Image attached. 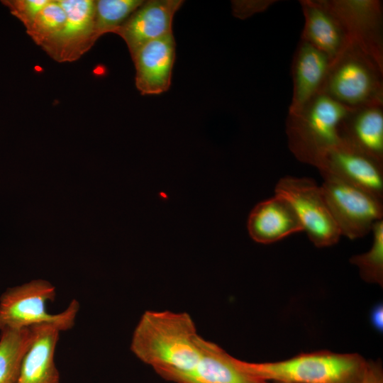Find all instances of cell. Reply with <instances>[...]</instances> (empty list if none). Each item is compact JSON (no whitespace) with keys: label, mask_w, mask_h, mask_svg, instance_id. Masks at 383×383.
<instances>
[{"label":"cell","mask_w":383,"mask_h":383,"mask_svg":"<svg viewBox=\"0 0 383 383\" xmlns=\"http://www.w3.org/2000/svg\"><path fill=\"white\" fill-rule=\"evenodd\" d=\"M276 1L273 0L237 1V3L234 4L235 6L233 9L235 13L238 17L245 18L252 13L266 10Z\"/></svg>","instance_id":"24"},{"label":"cell","mask_w":383,"mask_h":383,"mask_svg":"<svg viewBox=\"0 0 383 383\" xmlns=\"http://www.w3.org/2000/svg\"><path fill=\"white\" fill-rule=\"evenodd\" d=\"M31 328L33 340L17 383H59L60 377L55 362V353L60 331L50 323Z\"/></svg>","instance_id":"17"},{"label":"cell","mask_w":383,"mask_h":383,"mask_svg":"<svg viewBox=\"0 0 383 383\" xmlns=\"http://www.w3.org/2000/svg\"><path fill=\"white\" fill-rule=\"evenodd\" d=\"M50 0H3L11 13L21 21L26 29L32 23L38 13Z\"/></svg>","instance_id":"23"},{"label":"cell","mask_w":383,"mask_h":383,"mask_svg":"<svg viewBox=\"0 0 383 383\" xmlns=\"http://www.w3.org/2000/svg\"><path fill=\"white\" fill-rule=\"evenodd\" d=\"M237 366L260 382L277 383H357L369 363L357 353L317 351L272 362H248L235 357Z\"/></svg>","instance_id":"2"},{"label":"cell","mask_w":383,"mask_h":383,"mask_svg":"<svg viewBox=\"0 0 383 383\" xmlns=\"http://www.w3.org/2000/svg\"><path fill=\"white\" fill-rule=\"evenodd\" d=\"M260 383H272V382H261Z\"/></svg>","instance_id":"27"},{"label":"cell","mask_w":383,"mask_h":383,"mask_svg":"<svg viewBox=\"0 0 383 383\" xmlns=\"http://www.w3.org/2000/svg\"><path fill=\"white\" fill-rule=\"evenodd\" d=\"M316 168L383 200V163L343 140L324 154Z\"/></svg>","instance_id":"9"},{"label":"cell","mask_w":383,"mask_h":383,"mask_svg":"<svg viewBox=\"0 0 383 383\" xmlns=\"http://www.w3.org/2000/svg\"><path fill=\"white\" fill-rule=\"evenodd\" d=\"M350 43L383 65L382 7L377 0H323Z\"/></svg>","instance_id":"8"},{"label":"cell","mask_w":383,"mask_h":383,"mask_svg":"<svg viewBox=\"0 0 383 383\" xmlns=\"http://www.w3.org/2000/svg\"><path fill=\"white\" fill-rule=\"evenodd\" d=\"M201 355L188 370H157L166 380L175 383H260L241 370L235 357L216 343L200 338Z\"/></svg>","instance_id":"11"},{"label":"cell","mask_w":383,"mask_h":383,"mask_svg":"<svg viewBox=\"0 0 383 383\" xmlns=\"http://www.w3.org/2000/svg\"><path fill=\"white\" fill-rule=\"evenodd\" d=\"M383 65L349 43L334 59L322 91L354 109L383 104Z\"/></svg>","instance_id":"4"},{"label":"cell","mask_w":383,"mask_h":383,"mask_svg":"<svg viewBox=\"0 0 383 383\" xmlns=\"http://www.w3.org/2000/svg\"><path fill=\"white\" fill-rule=\"evenodd\" d=\"M351 110L322 91L301 111L289 113L286 133L295 157L316 167L324 154L342 141L340 126Z\"/></svg>","instance_id":"3"},{"label":"cell","mask_w":383,"mask_h":383,"mask_svg":"<svg viewBox=\"0 0 383 383\" xmlns=\"http://www.w3.org/2000/svg\"><path fill=\"white\" fill-rule=\"evenodd\" d=\"M247 228L250 238L262 244L273 243L304 231L291 203L276 194L255 206L248 216Z\"/></svg>","instance_id":"14"},{"label":"cell","mask_w":383,"mask_h":383,"mask_svg":"<svg viewBox=\"0 0 383 383\" xmlns=\"http://www.w3.org/2000/svg\"><path fill=\"white\" fill-rule=\"evenodd\" d=\"M32 340L31 328L0 331V383H17Z\"/></svg>","instance_id":"19"},{"label":"cell","mask_w":383,"mask_h":383,"mask_svg":"<svg viewBox=\"0 0 383 383\" xmlns=\"http://www.w3.org/2000/svg\"><path fill=\"white\" fill-rule=\"evenodd\" d=\"M383 104L352 109L343 121L342 140L383 163Z\"/></svg>","instance_id":"18"},{"label":"cell","mask_w":383,"mask_h":383,"mask_svg":"<svg viewBox=\"0 0 383 383\" xmlns=\"http://www.w3.org/2000/svg\"><path fill=\"white\" fill-rule=\"evenodd\" d=\"M66 13L60 32L43 49L55 60L72 62L98 39L94 33L95 1L58 0Z\"/></svg>","instance_id":"10"},{"label":"cell","mask_w":383,"mask_h":383,"mask_svg":"<svg viewBox=\"0 0 383 383\" xmlns=\"http://www.w3.org/2000/svg\"><path fill=\"white\" fill-rule=\"evenodd\" d=\"M144 2L141 0L95 1L94 33L97 38L115 33Z\"/></svg>","instance_id":"20"},{"label":"cell","mask_w":383,"mask_h":383,"mask_svg":"<svg viewBox=\"0 0 383 383\" xmlns=\"http://www.w3.org/2000/svg\"><path fill=\"white\" fill-rule=\"evenodd\" d=\"M372 245L367 252L353 256L350 261L356 265L362 279L369 283H383V220L374 223L372 231Z\"/></svg>","instance_id":"22"},{"label":"cell","mask_w":383,"mask_h":383,"mask_svg":"<svg viewBox=\"0 0 383 383\" xmlns=\"http://www.w3.org/2000/svg\"><path fill=\"white\" fill-rule=\"evenodd\" d=\"M181 0L144 1L117 29L132 55L142 45L172 34L174 13L183 4Z\"/></svg>","instance_id":"12"},{"label":"cell","mask_w":383,"mask_h":383,"mask_svg":"<svg viewBox=\"0 0 383 383\" xmlns=\"http://www.w3.org/2000/svg\"><path fill=\"white\" fill-rule=\"evenodd\" d=\"M370 321L373 327L380 331L383 327V307L382 304L376 305L370 313Z\"/></svg>","instance_id":"26"},{"label":"cell","mask_w":383,"mask_h":383,"mask_svg":"<svg viewBox=\"0 0 383 383\" xmlns=\"http://www.w3.org/2000/svg\"><path fill=\"white\" fill-rule=\"evenodd\" d=\"M55 288L43 279L7 289L0 296V331L50 323L61 331L72 328L79 309L73 299L63 311L52 314L46 309L55 299Z\"/></svg>","instance_id":"5"},{"label":"cell","mask_w":383,"mask_h":383,"mask_svg":"<svg viewBox=\"0 0 383 383\" xmlns=\"http://www.w3.org/2000/svg\"><path fill=\"white\" fill-rule=\"evenodd\" d=\"M201 337L186 312L146 311L134 329L131 350L155 371L188 370L201 357Z\"/></svg>","instance_id":"1"},{"label":"cell","mask_w":383,"mask_h":383,"mask_svg":"<svg viewBox=\"0 0 383 383\" xmlns=\"http://www.w3.org/2000/svg\"><path fill=\"white\" fill-rule=\"evenodd\" d=\"M304 16L301 40L335 59L350 43L342 26L323 0L300 1Z\"/></svg>","instance_id":"16"},{"label":"cell","mask_w":383,"mask_h":383,"mask_svg":"<svg viewBox=\"0 0 383 383\" xmlns=\"http://www.w3.org/2000/svg\"><path fill=\"white\" fill-rule=\"evenodd\" d=\"M66 17V13L58 0H50L26 28V33L43 48L60 32Z\"/></svg>","instance_id":"21"},{"label":"cell","mask_w":383,"mask_h":383,"mask_svg":"<svg viewBox=\"0 0 383 383\" xmlns=\"http://www.w3.org/2000/svg\"><path fill=\"white\" fill-rule=\"evenodd\" d=\"M357 383H383V373L380 363L370 362L366 374L364 378Z\"/></svg>","instance_id":"25"},{"label":"cell","mask_w":383,"mask_h":383,"mask_svg":"<svg viewBox=\"0 0 383 383\" xmlns=\"http://www.w3.org/2000/svg\"><path fill=\"white\" fill-rule=\"evenodd\" d=\"M131 57L135 67V86L142 94H160L168 90L175 59L172 34L142 45Z\"/></svg>","instance_id":"13"},{"label":"cell","mask_w":383,"mask_h":383,"mask_svg":"<svg viewBox=\"0 0 383 383\" xmlns=\"http://www.w3.org/2000/svg\"><path fill=\"white\" fill-rule=\"evenodd\" d=\"M331 63V60L326 53L301 40L292 67L293 96L289 113L301 111L322 92Z\"/></svg>","instance_id":"15"},{"label":"cell","mask_w":383,"mask_h":383,"mask_svg":"<svg viewBox=\"0 0 383 383\" xmlns=\"http://www.w3.org/2000/svg\"><path fill=\"white\" fill-rule=\"evenodd\" d=\"M321 189L341 235L362 238L383 217V200L331 174L321 173Z\"/></svg>","instance_id":"6"},{"label":"cell","mask_w":383,"mask_h":383,"mask_svg":"<svg viewBox=\"0 0 383 383\" xmlns=\"http://www.w3.org/2000/svg\"><path fill=\"white\" fill-rule=\"evenodd\" d=\"M274 194L286 198L294 209L314 245L323 248L338 242L341 233L326 202L320 186L307 177L286 176L277 183Z\"/></svg>","instance_id":"7"}]
</instances>
